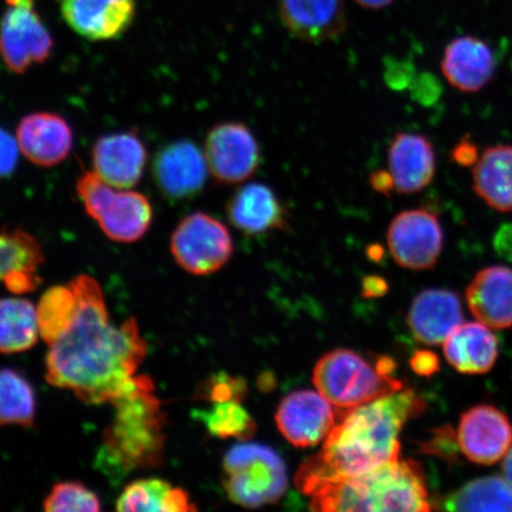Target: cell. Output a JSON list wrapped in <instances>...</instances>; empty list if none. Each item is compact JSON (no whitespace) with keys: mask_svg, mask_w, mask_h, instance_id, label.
Masks as SVG:
<instances>
[{"mask_svg":"<svg viewBox=\"0 0 512 512\" xmlns=\"http://www.w3.org/2000/svg\"><path fill=\"white\" fill-rule=\"evenodd\" d=\"M70 284L78 296V313L72 328L49 347L46 379L88 405L113 403L132 386L147 344L136 319L111 324L98 281L86 274Z\"/></svg>","mask_w":512,"mask_h":512,"instance_id":"obj_1","label":"cell"},{"mask_svg":"<svg viewBox=\"0 0 512 512\" xmlns=\"http://www.w3.org/2000/svg\"><path fill=\"white\" fill-rule=\"evenodd\" d=\"M426 402L413 389L384 396L339 416L322 450L306 460L296 484L306 496L319 485L363 475L400 457L399 435Z\"/></svg>","mask_w":512,"mask_h":512,"instance_id":"obj_2","label":"cell"},{"mask_svg":"<svg viewBox=\"0 0 512 512\" xmlns=\"http://www.w3.org/2000/svg\"><path fill=\"white\" fill-rule=\"evenodd\" d=\"M112 405L95 465L113 483L131 472L149 470L163 462L166 418L150 377L136 376L132 386Z\"/></svg>","mask_w":512,"mask_h":512,"instance_id":"obj_3","label":"cell"},{"mask_svg":"<svg viewBox=\"0 0 512 512\" xmlns=\"http://www.w3.org/2000/svg\"><path fill=\"white\" fill-rule=\"evenodd\" d=\"M315 511H431L425 473L414 460H394L363 475L319 485Z\"/></svg>","mask_w":512,"mask_h":512,"instance_id":"obj_4","label":"cell"},{"mask_svg":"<svg viewBox=\"0 0 512 512\" xmlns=\"http://www.w3.org/2000/svg\"><path fill=\"white\" fill-rule=\"evenodd\" d=\"M318 392L335 407L337 416L400 392L403 384L384 375L357 352L337 349L325 354L313 370Z\"/></svg>","mask_w":512,"mask_h":512,"instance_id":"obj_5","label":"cell"},{"mask_svg":"<svg viewBox=\"0 0 512 512\" xmlns=\"http://www.w3.org/2000/svg\"><path fill=\"white\" fill-rule=\"evenodd\" d=\"M223 470L228 498L241 507L254 509L275 503L287 490L283 459L267 446L241 444L230 448Z\"/></svg>","mask_w":512,"mask_h":512,"instance_id":"obj_6","label":"cell"},{"mask_svg":"<svg viewBox=\"0 0 512 512\" xmlns=\"http://www.w3.org/2000/svg\"><path fill=\"white\" fill-rule=\"evenodd\" d=\"M76 191L88 216L98 222L108 239L131 243L150 229L153 210L149 198L137 191H118L95 172H85Z\"/></svg>","mask_w":512,"mask_h":512,"instance_id":"obj_7","label":"cell"},{"mask_svg":"<svg viewBox=\"0 0 512 512\" xmlns=\"http://www.w3.org/2000/svg\"><path fill=\"white\" fill-rule=\"evenodd\" d=\"M170 248L177 264L194 275L221 270L234 253L232 234L226 224L202 211L185 216L178 223Z\"/></svg>","mask_w":512,"mask_h":512,"instance_id":"obj_8","label":"cell"},{"mask_svg":"<svg viewBox=\"0 0 512 512\" xmlns=\"http://www.w3.org/2000/svg\"><path fill=\"white\" fill-rule=\"evenodd\" d=\"M0 21V57L11 72L24 74L46 62L54 40L35 8V0H5Z\"/></svg>","mask_w":512,"mask_h":512,"instance_id":"obj_9","label":"cell"},{"mask_svg":"<svg viewBox=\"0 0 512 512\" xmlns=\"http://www.w3.org/2000/svg\"><path fill=\"white\" fill-rule=\"evenodd\" d=\"M387 243L399 266L413 271L432 270L443 252V227L431 210H403L389 224Z\"/></svg>","mask_w":512,"mask_h":512,"instance_id":"obj_10","label":"cell"},{"mask_svg":"<svg viewBox=\"0 0 512 512\" xmlns=\"http://www.w3.org/2000/svg\"><path fill=\"white\" fill-rule=\"evenodd\" d=\"M204 155L215 181L226 185L251 179L261 158L258 140L251 128L240 121H227L211 127Z\"/></svg>","mask_w":512,"mask_h":512,"instance_id":"obj_11","label":"cell"},{"mask_svg":"<svg viewBox=\"0 0 512 512\" xmlns=\"http://www.w3.org/2000/svg\"><path fill=\"white\" fill-rule=\"evenodd\" d=\"M457 441L459 451L471 463L494 465L511 450V421L501 409L488 403L473 406L460 415Z\"/></svg>","mask_w":512,"mask_h":512,"instance_id":"obj_12","label":"cell"},{"mask_svg":"<svg viewBox=\"0 0 512 512\" xmlns=\"http://www.w3.org/2000/svg\"><path fill=\"white\" fill-rule=\"evenodd\" d=\"M209 166L204 151L191 140L165 145L153 163V177L165 198L172 202L200 195L208 181Z\"/></svg>","mask_w":512,"mask_h":512,"instance_id":"obj_13","label":"cell"},{"mask_svg":"<svg viewBox=\"0 0 512 512\" xmlns=\"http://www.w3.org/2000/svg\"><path fill=\"white\" fill-rule=\"evenodd\" d=\"M319 392L298 390L281 401L275 421L284 437L297 447L316 446L334 430L337 412Z\"/></svg>","mask_w":512,"mask_h":512,"instance_id":"obj_14","label":"cell"},{"mask_svg":"<svg viewBox=\"0 0 512 512\" xmlns=\"http://www.w3.org/2000/svg\"><path fill=\"white\" fill-rule=\"evenodd\" d=\"M68 27L89 41L123 36L136 18V0H60Z\"/></svg>","mask_w":512,"mask_h":512,"instance_id":"obj_15","label":"cell"},{"mask_svg":"<svg viewBox=\"0 0 512 512\" xmlns=\"http://www.w3.org/2000/svg\"><path fill=\"white\" fill-rule=\"evenodd\" d=\"M94 172L114 188L130 189L142 179L147 150L136 132H119L102 136L93 147Z\"/></svg>","mask_w":512,"mask_h":512,"instance_id":"obj_16","label":"cell"},{"mask_svg":"<svg viewBox=\"0 0 512 512\" xmlns=\"http://www.w3.org/2000/svg\"><path fill=\"white\" fill-rule=\"evenodd\" d=\"M435 169L437 157L430 139L420 133L395 134L388 149V171L396 194H418L430 187Z\"/></svg>","mask_w":512,"mask_h":512,"instance_id":"obj_17","label":"cell"},{"mask_svg":"<svg viewBox=\"0 0 512 512\" xmlns=\"http://www.w3.org/2000/svg\"><path fill=\"white\" fill-rule=\"evenodd\" d=\"M226 213L230 223L247 235H261L288 227L283 201L270 185L248 183L229 198Z\"/></svg>","mask_w":512,"mask_h":512,"instance_id":"obj_18","label":"cell"},{"mask_svg":"<svg viewBox=\"0 0 512 512\" xmlns=\"http://www.w3.org/2000/svg\"><path fill=\"white\" fill-rule=\"evenodd\" d=\"M278 6L286 29L304 42L334 40L347 28L344 0H279Z\"/></svg>","mask_w":512,"mask_h":512,"instance_id":"obj_19","label":"cell"},{"mask_svg":"<svg viewBox=\"0 0 512 512\" xmlns=\"http://www.w3.org/2000/svg\"><path fill=\"white\" fill-rule=\"evenodd\" d=\"M17 142L23 155L38 166H54L72 152V127L60 114L37 112L27 115L17 127Z\"/></svg>","mask_w":512,"mask_h":512,"instance_id":"obj_20","label":"cell"},{"mask_svg":"<svg viewBox=\"0 0 512 512\" xmlns=\"http://www.w3.org/2000/svg\"><path fill=\"white\" fill-rule=\"evenodd\" d=\"M463 323L462 300L457 293L443 288H432L418 294L408 312V326L414 338L431 347L443 344Z\"/></svg>","mask_w":512,"mask_h":512,"instance_id":"obj_21","label":"cell"},{"mask_svg":"<svg viewBox=\"0 0 512 512\" xmlns=\"http://www.w3.org/2000/svg\"><path fill=\"white\" fill-rule=\"evenodd\" d=\"M465 296L467 307L478 322L496 330L512 328L511 268H483L470 281Z\"/></svg>","mask_w":512,"mask_h":512,"instance_id":"obj_22","label":"cell"},{"mask_svg":"<svg viewBox=\"0 0 512 512\" xmlns=\"http://www.w3.org/2000/svg\"><path fill=\"white\" fill-rule=\"evenodd\" d=\"M495 55L480 38L462 36L447 44L441 59V72L454 88L477 93L494 78Z\"/></svg>","mask_w":512,"mask_h":512,"instance_id":"obj_23","label":"cell"},{"mask_svg":"<svg viewBox=\"0 0 512 512\" xmlns=\"http://www.w3.org/2000/svg\"><path fill=\"white\" fill-rule=\"evenodd\" d=\"M444 356L451 366L466 375H483L495 367L498 339L483 323H463L443 343Z\"/></svg>","mask_w":512,"mask_h":512,"instance_id":"obj_24","label":"cell"},{"mask_svg":"<svg viewBox=\"0 0 512 512\" xmlns=\"http://www.w3.org/2000/svg\"><path fill=\"white\" fill-rule=\"evenodd\" d=\"M478 197L494 210L512 213V146H490L472 169Z\"/></svg>","mask_w":512,"mask_h":512,"instance_id":"obj_25","label":"cell"},{"mask_svg":"<svg viewBox=\"0 0 512 512\" xmlns=\"http://www.w3.org/2000/svg\"><path fill=\"white\" fill-rule=\"evenodd\" d=\"M119 511H196L187 491L159 478H145L127 485L118 499Z\"/></svg>","mask_w":512,"mask_h":512,"instance_id":"obj_26","label":"cell"},{"mask_svg":"<svg viewBox=\"0 0 512 512\" xmlns=\"http://www.w3.org/2000/svg\"><path fill=\"white\" fill-rule=\"evenodd\" d=\"M439 505L450 511H512V486L499 476L473 479Z\"/></svg>","mask_w":512,"mask_h":512,"instance_id":"obj_27","label":"cell"},{"mask_svg":"<svg viewBox=\"0 0 512 512\" xmlns=\"http://www.w3.org/2000/svg\"><path fill=\"white\" fill-rule=\"evenodd\" d=\"M37 310L27 299H0V352L17 354L37 343Z\"/></svg>","mask_w":512,"mask_h":512,"instance_id":"obj_28","label":"cell"},{"mask_svg":"<svg viewBox=\"0 0 512 512\" xmlns=\"http://www.w3.org/2000/svg\"><path fill=\"white\" fill-rule=\"evenodd\" d=\"M79 300L72 284L49 288L37 307L38 330L43 341L50 345L72 328Z\"/></svg>","mask_w":512,"mask_h":512,"instance_id":"obj_29","label":"cell"},{"mask_svg":"<svg viewBox=\"0 0 512 512\" xmlns=\"http://www.w3.org/2000/svg\"><path fill=\"white\" fill-rule=\"evenodd\" d=\"M36 418V395L30 382L12 369H0V426L29 427Z\"/></svg>","mask_w":512,"mask_h":512,"instance_id":"obj_30","label":"cell"},{"mask_svg":"<svg viewBox=\"0 0 512 512\" xmlns=\"http://www.w3.org/2000/svg\"><path fill=\"white\" fill-rule=\"evenodd\" d=\"M195 418L215 438L247 440L256 431L252 416L238 401L215 402L209 409L198 411Z\"/></svg>","mask_w":512,"mask_h":512,"instance_id":"obj_31","label":"cell"},{"mask_svg":"<svg viewBox=\"0 0 512 512\" xmlns=\"http://www.w3.org/2000/svg\"><path fill=\"white\" fill-rule=\"evenodd\" d=\"M46 511H95L101 510V502L95 492L80 482L56 484L43 502Z\"/></svg>","mask_w":512,"mask_h":512,"instance_id":"obj_32","label":"cell"},{"mask_svg":"<svg viewBox=\"0 0 512 512\" xmlns=\"http://www.w3.org/2000/svg\"><path fill=\"white\" fill-rule=\"evenodd\" d=\"M248 393L247 382L241 377H235L226 373H217L203 381L197 389L196 396L203 401L242 402Z\"/></svg>","mask_w":512,"mask_h":512,"instance_id":"obj_33","label":"cell"},{"mask_svg":"<svg viewBox=\"0 0 512 512\" xmlns=\"http://www.w3.org/2000/svg\"><path fill=\"white\" fill-rule=\"evenodd\" d=\"M422 450L443 458L446 462H453L456 460L457 450H459L457 433L452 430L451 426L437 428L432 438L422 445Z\"/></svg>","mask_w":512,"mask_h":512,"instance_id":"obj_34","label":"cell"},{"mask_svg":"<svg viewBox=\"0 0 512 512\" xmlns=\"http://www.w3.org/2000/svg\"><path fill=\"white\" fill-rule=\"evenodd\" d=\"M18 142L0 127V178L14 174L18 164Z\"/></svg>","mask_w":512,"mask_h":512,"instance_id":"obj_35","label":"cell"},{"mask_svg":"<svg viewBox=\"0 0 512 512\" xmlns=\"http://www.w3.org/2000/svg\"><path fill=\"white\" fill-rule=\"evenodd\" d=\"M411 368L416 375L430 377L438 373L440 361L437 355L432 351L419 350L414 352L411 358Z\"/></svg>","mask_w":512,"mask_h":512,"instance_id":"obj_36","label":"cell"},{"mask_svg":"<svg viewBox=\"0 0 512 512\" xmlns=\"http://www.w3.org/2000/svg\"><path fill=\"white\" fill-rule=\"evenodd\" d=\"M371 188L381 195L389 196L395 192L392 175L388 170H376L369 178Z\"/></svg>","mask_w":512,"mask_h":512,"instance_id":"obj_37","label":"cell"},{"mask_svg":"<svg viewBox=\"0 0 512 512\" xmlns=\"http://www.w3.org/2000/svg\"><path fill=\"white\" fill-rule=\"evenodd\" d=\"M363 296L367 298H379L387 294L389 290L386 279L379 275H369L363 279Z\"/></svg>","mask_w":512,"mask_h":512,"instance_id":"obj_38","label":"cell"},{"mask_svg":"<svg viewBox=\"0 0 512 512\" xmlns=\"http://www.w3.org/2000/svg\"><path fill=\"white\" fill-rule=\"evenodd\" d=\"M452 158L460 165H475L479 158L477 147L469 142H460L454 147Z\"/></svg>","mask_w":512,"mask_h":512,"instance_id":"obj_39","label":"cell"},{"mask_svg":"<svg viewBox=\"0 0 512 512\" xmlns=\"http://www.w3.org/2000/svg\"><path fill=\"white\" fill-rule=\"evenodd\" d=\"M495 246L503 258L512 261V226L504 227L496 236Z\"/></svg>","mask_w":512,"mask_h":512,"instance_id":"obj_40","label":"cell"},{"mask_svg":"<svg viewBox=\"0 0 512 512\" xmlns=\"http://www.w3.org/2000/svg\"><path fill=\"white\" fill-rule=\"evenodd\" d=\"M355 2L368 10H381L387 8L394 0H355Z\"/></svg>","mask_w":512,"mask_h":512,"instance_id":"obj_41","label":"cell"},{"mask_svg":"<svg viewBox=\"0 0 512 512\" xmlns=\"http://www.w3.org/2000/svg\"><path fill=\"white\" fill-rule=\"evenodd\" d=\"M503 477L512 486V447L507 456L504 457L502 463Z\"/></svg>","mask_w":512,"mask_h":512,"instance_id":"obj_42","label":"cell"},{"mask_svg":"<svg viewBox=\"0 0 512 512\" xmlns=\"http://www.w3.org/2000/svg\"><path fill=\"white\" fill-rule=\"evenodd\" d=\"M368 256L370 260L380 261L384 256V249L380 245H371L368 248Z\"/></svg>","mask_w":512,"mask_h":512,"instance_id":"obj_43","label":"cell"}]
</instances>
